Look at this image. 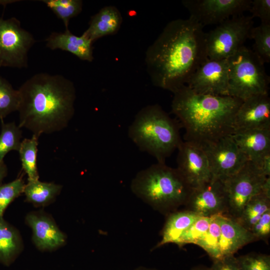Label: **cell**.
<instances>
[{"mask_svg": "<svg viewBox=\"0 0 270 270\" xmlns=\"http://www.w3.org/2000/svg\"><path fill=\"white\" fill-rule=\"evenodd\" d=\"M204 26L191 17L169 22L148 48L145 62L156 86L174 93L208 58Z\"/></svg>", "mask_w": 270, "mask_h": 270, "instance_id": "obj_1", "label": "cell"}, {"mask_svg": "<svg viewBox=\"0 0 270 270\" xmlns=\"http://www.w3.org/2000/svg\"><path fill=\"white\" fill-rule=\"evenodd\" d=\"M18 126L39 136L68 126L74 114V82L61 74L38 73L18 90Z\"/></svg>", "mask_w": 270, "mask_h": 270, "instance_id": "obj_2", "label": "cell"}, {"mask_svg": "<svg viewBox=\"0 0 270 270\" xmlns=\"http://www.w3.org/2000/svg\"><path fill=\"white\" fill-rule=\"evenodd\" d=\"M174 94L172 112L185 130L184 141L202 148L232 134L235 116L243 100L198 94L187 86Z\"/></svg>", "mask_w": 270, "mask_h": 270, "instance_id": "obj_3", "label": "cell"}, {"mask_svg": "<svg viewBox=\"0 0 270 270\" xmlns=\"http://www.w3.org/2000/svg\"><path fill=\"white\" fill-rule=\"evenodd\" d=\"M130 188L137 197L166 216L186 205L192 190L176 168L160 162L138 172Z\"/></svg>", "mask_w": 270, "mask_h": 270, "instance_id": "obj_4", "label": "cell"}, {"mask_svg": "<svg viewBox=\"0 0 270 270\" xmlns=\"http://www.w3.org/2000/svg\"><path fill=\"white\" fill-rule=\"evenodd\" d=\"M180 127L178 120L160 106L148 105L136 114L128 134L140 150L154 156L158 162L165 163L182 142Z\"/></svg>", "mask_w": 270, "mask_h": 270, "instance_id": "obj_5", "label": "cell"}, {"mask_svg": "<svg viewBox=\"0 0 270 270\" xmlns=\"http://www.w3.org/2000/svg\"><path fill=\"white\" fill-rule=\"evenodd\" d=\"M227 60L228 96L244 100L268 93L270 76L266 72L264 64L252 50L244 46Z\"/></svg>", "mask_w": 270, "mask_h": 270, "instance_id": "obj_6", "label": "cell"}, {"mask_svg": "<svg viewBox=\"0 0 270 270\" xmlns=\"http://www.w3.org/2000/svg\"><path fill=\"white\" fill-rule=\"evenodd\" d=\"M253 18L244 14L230 18L206 33L208 58L210 60L228 59L244 45L254 27Z\"/></svg>", "mask_w": 270, "mask_h": 270, "instance_id": "obj_7", "label": "cell"}, {"mask_svg": "<svg viewBox=\"0 0 270 270\" xmlns=\"http://www.w3.org/2000/svg\"><path fill=\"white\" fill-rule=\"evenodd\" d=\"M266 178L248 160L238 172L223 180L228 202L226 216L237 218L250 200L262 192Z\"/></svg>", "mask_w": 270, "mask_h": 270, "instance_id": "obj_8", "label": "cell"}, {"mask_svg": "<svg viewBox=\"0 0 270 270\" xmlns=\"http://www.w3.org/2000/svg\"><path fill=\"white\" fill-rule=\"evenodd\" d=\"M35 42L18 19L0 17V67L27 68L28 53Z\"/></svg>", "mask_w": 270, "mask_h": 270, "instance_id": "obj_9", "label": "cell"}, {"mask_svg": "<svg viewBox=\"0 0 270 270\" xmlns=\"http://www.w3.org/2000/svg\"><path fill=\"white\" fill-rule=\"evenodd\" d=\"M212 178L224 180L238 172L248 161L232 135L202 147Z\"/></svg>", "mask_w": 270, "mask_h": 270, "instance_id": "obj_10", "label": "cell"}, {"mask_svg": "<svg viewBox=\"0 0 270 270\" xmlns=\"http://www.w3.org/2000/svg\"><path fill=\"white\" fill-rule=\"evenodd\" d=\"M252 2V0H184L182 4L189 12L190 17L204 27L242 15L249 11Z\"/></svg>", "mask_w": 270, "mask_h": 270, "instance_id": "obj_11", "label": "cell"}, {"mask_svg": "<svg viewBox=\"0 0 270 270\" xmlns=\"http://www.w3.org/2000/svg\"><path fill=\"white\" fill-rule=\"evenodd\" d=\"M228 82L227 59L208 58L198 68L186 86L198 94L225 96H228Z\"/></svg>", "mask_w": 270, "mask_h": 270, "instance_id": "obj_12", "label": "cell"}, {"mask_svg": "<svg viewBox=\"0 0 270 270\" xmlns=\"http://www.w3.org/2000/svg\"><path fill=\"white\" fill-rule=\"evenodd\" d=\"M178 150L176 168L192 189L212 180L208 160L202 147L182 141Z\"/></svg>", "mask_w": 270, "mask_h": 270, "instance_id": "obj_13", "label": "cell"}, {"mask_svg": "<svg viewBox=\"0 0 270 270\" xmlns=\"http://www.w3.org/2000/svg\"><path fill=\"white\" fill-rule=\"evenodd\" d=\"M189 210L200 216L226 215L228 202L222 180L212 178L193 188L185 205Z\"/></svg>", "mask_w": 270, "mask_h": 270, "instance_id": "obj_14", "label": "cell"}, {"mask_svg": "<svg viewBox=\"0 0 270 270\" xmlns=\"http://www.w3.org/2000/svg\"><path fill=\"white\" fill-rule=\"evenodd\" d=\"M234 128V132L270 128L268 93L254 95L242 101L235 116Z\"/></svg>", "mask_w": 270, "mask_h": 270, "instance_id": "obj_15", "label": "cell"}, {"mask_svg": "<svg viewBox=\"0 0 270 270\" xmlns=\"http://www.w3.org/2000/svg\"><path fill=\"white\" fill-rule=\"evenodd\" d=\"M26 221L32 229L33 240L38 249L52 250L64 244L65 235L49 216L30 213L26 216Z\"/></svg>", "mask_w": 270, "mask_h": 270, "instance_id": "obj_16", "label": "cell"}, {"mask_svg": "<svg viewBox=\"0 0 270 270\" xmlns=\"http://www.w3.org/2000/svg\"><path fill=\"white\" fill-rule=\"evenodd\" d=\"M232 136L248 160L258 168L264 157L270 154V128L238 131Z\"/></svg>", "mask_w": 270, "mask_h": 270, "instance_id": "obj_17", "label": "cell"}, {"mask_svg": "<svg viewBox=\"0 0 270 270\" xmlns=\"http://www.w3.org/2000/svg\"><path fill=\"white\" fill-rule=\"evenodd\" d=\"M220 228L218 249L220 258L234 254L246 244L256 240L251 232L234 220L223 214L218 215Z\"/></svg>", "mask_w": 270, "mask_h": 270, "instance_id": "obj_18", "label": "cell"}, {"mask_svg": "<svg viewBox=\"0 0 270 270\" xmlns=\"http://www.w3.org/2000/svg\"><path fill=\"white\" fill-rule=\"evenodd\" d=\"M45 41L46 46L52 50L66 51L89 62L94 60L93 42L82 34L77 36L66 30L64 32H52Z\"/></svg>", "mask_w": 270, "mask_h": 270, "instance_id": "obj_19", "label": "cell"}, {"mask_svg": "<svg viewBox=\"0 0 270 270\" xmlns=\"http://www.w3.org/2000/svg\"><path fill=\"white\" fill-rule=\"evenodd\" d=\"M122 21L121 14L116 7L104 6L91 18L88 27L82 34L94 42L102 36L116 34Z\"/></svg>", "mask_w": 270, "mask_h": 270, "instance_id": "obj_20", "label": "cell"}, {"mask_svg": "<svg viewBox=\"0 0 270 270\" xmlns=\"http://www.w3.org/2000/svg\"><path fill=\"white\" fill-rule=\"evenodd\" d=\"M167 218L161 232V240L154 248L170 243L176 244L180 236L200 217L188 210H176L166 216Z\"/></svg>", "mask_w": 270, "mask_h": 270, "instance_id": "obj_21", "label": "cell"}, {"mask_svg": "<svg viewBox=\"0 0 270 270\" xmlns=\"http://www.w3.org/2000/svg\"><path fill=\"white\" fill-rule=\"evenodd\" d=\"M22 241L18 232L0 218V264L8 266L21 250Z\"/></svg>", "mask_w": 270, "mask_h": 270, "instance_id": "obj_22", "label": "cell"}, {"mask_svg": "<svg viewBox=\"0 0 270 270\" xmlns=\"http://www.w3.org/2000/svg\"><path fill=\"white\" fill-rule=\"evenodd\" d=\"M270 210V196L262 192L250 200L240 216L234 220L250 232L253 226L262 214Z\"/></svg>", "mask_w": 270, "mask_h": 270, "instance_id": "obj_23", "label": "cell"}, {"mask_svg": "<svg viewBox=\"0 0 270 270\" xmlns=\"http://www.w3.org/2000/svg\"><path fill=\"white\" fill-rule=\"evenodd\" d=\"M61 185L54 182H42L38 180L28 181L24 192L26 201L36 206L50 204L59 194Z\"/></svg>", "mask_w": 270, "mask_h": 270, "instance_id": "obj_24", "label": "cell"}, {"mask_svg": "<svg viewBox=\"0 0 270 270\" xmlns=\"http://www.w3.org/2000/svg\"><path fill=\"white\" fill-rule=\"evenodd\" d=\"M38 136L33 134L31 138L21 142L18 150L22 168L28 177V181L38 180V173L36 165Z\"/></svg>", "mask_w": 270, "mask_h": 270, "instance_id": "obj_25", "label": "cell"}, {"mask_svg": "<svg viewBox=\"0 0 270 270\" xmlns=\"http://www.w3.org/2000/svg\"><path fill=\"white\" fill-rule=\"evenodd\" d=\"M44 2L56 16L61 20L68 30L71 18L79 14L82 10L83 2L81 0H42Z\"/></svg>", "mask_w": 270, "mask_h": 270, "instance_id": "obj_26", "label": "cell"}, {"mask_svg": "<svg viewBox=\"0 0 270 270\" xmlns=\"http://www.w3.org/2000/svg\"><path fill=\"white\" fill-rule=\"evenodd\" d=\"M22 131L14 122H2L0 134V162H4L6 154L12 150L18 151L21 144Z\"/></svg>", "mask_w": 270, "mask_h": 270, "instance_id": "obj_27", "label": "cell"}, {"mask_svg": "<svg viewBox=\"0 0 270 270\" xmlns=\"http://www.w3.org/2000/svg\"><path fill=\"white\" fill-rule=\"evenodd\" d=\"M254 40L252 51L264 64L270 62V24L260 23L253 27L250 38Z\"/></svg>", "mask_w": 270, "mask_h": 270, "instance_id": "obj_28", "label": "cell"}, {"mask_svg": "<svg viewBox=\"0 0 270 270\" xmlns=\"http://www.w3.org/2000/svg\"><path fill=\"white\" fill-rule=\"evenodd\" d=\"M18 90L13 88L4 78L0 76V120L10 113L18 111L19 105Z\"/></svg>", "mask_w": 270, "mask_h": 270, "instance_id": "obj_29", "label": "cell"}, {"mask_svg": "<svg viewBox=\"0 0 270 270\" xmlns=\"http://www.w3.org/2000/svg\"><path fill=\"white\" fill-rule=\"evenodd\" d=\"M218 215L211 216V221L208 232L203 238L196 244L202 248L212 260L220 258L218 249L220 228Z\"/></svg>", "mask_w": 270, "mask_h": 270, "instance_id": "obj_30", "label": "cell"}, {"mask_svg": "<svg viewBox=\"0 0 270 270\" xmlns=\"http://www.w3.org/2000/svg\"><path fill=\"white\" fill-rule=\"evenodd\" d=\"M210 221L211 216H200L180 236L175 244L179 247L188 244H196L208 232Z\"/></svg>", "mask_w": 270, "mask_h": 270, "instance_id": "obj_31", "label": "cell"}, {"mask_svg": "<svg viewBox=\"0 0 270 270\" xmlns=\"http://www.w3.org/2000/svg\"><path fill=\"white\" fill-rule=\"evenodd\" d=\"M25 184L22 178L7 184H0V218L8 206L24 192Z\"/></svg>", "mask_w": 270, "mask_h": 270, "instance_id": "obj_32", "label": "cell"}, {"mask_svg": "<svg viewBox=\"0 0 270 270\" xmlns=\"http://www.w3.org/2000/svg\"><path fill=\"white\" fill-rule=\"evenodd\" d=\"M240 270H270V256L251 253L236 258Z\"/></svg>", "mask_w": 270, "mask_h": 270, "instance_id": "obj_33", "label": "cell"}, {"mask_svg": "<svg viewBox=\"0 0 270 270\" xmlns=\"http://www.w3.org/2000/svg\"><path fill=\"white\" fill-rule=\"evenodd\" d=\"M249 11L252 18L258 17L261 23L270 24V0H252Z\"/></svg>", "mask_w": 270, "mask_h": 270, "instance_id": "obj_34", "label": "cell"}, {"mask_svg": "<svg viewBox=\"0 0 270 270\" xmlns=\"http://www.w3.org/2000/svg\"><path fill=\"white\" fill-rule=\"evenodd\" d=\"M250 232L257 240H265L270 234V210L264 212L253 226Z\"/></svg>", "mask_w": 270, "mask_h": 270, "instance_id": "obj_35", "label": "cell"}, {"mask_svg": "<svg viewBox=\"0 0 270 270\" xmlns=\"http://www.w3.org/2000/svg\"><path fill=\"white\" fill-rule=\"evenodd\" d=\"M211 270H240L236 258L234 254L213 260Z\"/></svg>", "mask_w": 270, "mask_h": 270, "instance_id": "obj_36", "label": "cell"}, {"mask_svg": "<svg viewBox=\"0 0 270 270\" xmlns=\"http://www.w3.org/2000/svg\"><path fill=\"white\" fill-rule=\"evenodd\" d=\"M262 174L268 177L270 176V154H266L263 160L259 166Z\"/></svg>", "mask_w": 270, "mask_h": 270, "instance_id": "obj_37", "label": "cell"}, {"mask_svg": "<svg viewBox=\"0 0 270 270\" xmlns=\"http://www.w3.org/2000/svg\"><path fill=\"white\" fill-rule=\"evenodd\" d=\"M8 168L4 162H0V184L3 179L6 176Z\"/></svg>", "mask_w": 270, "mask_h": 270, "instance_id": "obj_38", "label": "cell"}, {"mask_svg": "<svg viewBox=\"0 0 270 270\" xmlns=\"http://www.w3.org/2000/svg\"><path fill=\"white\" fill-rule=\"evenodd\" d=\"M190 270H211L210 268L204 265H198L192 268Z\"/></svg>", "mask_w": 270, "mask_h": 270, "instance_id": "obj_39", "label": "cell"}, {"mask_svg": "<svg viewBox=\"0 0 270 270\" xmlns=\"http://www.w3.org/2000/svg\"><path fill=\"white\" fill-rule=\"evenodd\" d=\"M19 0H0V5H2L5 6L8 4L17 2Z\"/></svg>", "mask_w": 270, "mask_h": 270, "instance_id": "obj_40", "label": "cell"}, {"mask_svg": "<svg viewBox=\"0 0 270 270\" xmlns=\"http://www.w3.org/2000/svg\"><path fill=\"white\" fill-rule=\"evenodd\" d=\"M133 270H160L157 268H148V267H144V266H140L138 268H137Z\"/></svg>", "mask_w": 270, "mask_h": 270, "instance_id": "obj_41", "label": "cell"}]
</instances>
